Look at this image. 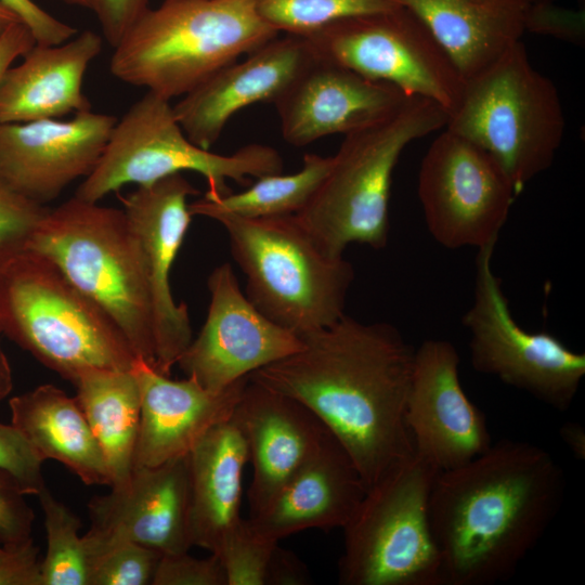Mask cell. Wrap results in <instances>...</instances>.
Masks as SVG:
<instances>
[{
    "mask_svg": "<svg viewBox=\"0 0 585 585\" xmlns=\"http://www.w3.org/2000/svg\"><path fill=\"white\" fill-rule=\"evenodd\" d=\"M248 378L296 399L336 438L366 490L415 455L405 422L415 348L386 322L343 314Z\"/></svg>",
    "mask_w": 585,
    "mask_h": 585,
    "instance_id": "cell-1",
    "label": "cell"
},
{
    "mask_svg": "<svg viewBox=\"0 0 585 585\" xmlns=\"http://www.w3.org/2000/svg\"><path fill=\"white\" fill-rule=\"evenodd\" d=\"M564 491V471L547 450L510 439L439 472L429 519L446 585L511 577L555 519Z\"/></svg>",
    "mask_w": 585,
    "mask_h": 585,
    "instance_id": "cell-2",
    "label": "cell"
},
{
    "mask_svg": "<svg viewBox=\"0 0 585 585\" xmlns=\"http://www.w3.org/2000/svg\"><path fill=\"white\" fill-rule=\"evenodd\" d=\"M277 36L256 0H164L114 48L109 69L170 101Z\"/></svg>",
    "mask_w": 585,
    "mask_h": 585,
    "instance_id": "cell-3",
    "label": "cell"
},
{
    "mask_svg": "<svg viewBox=\"0 0 585 585\" xmlns=\"http://www.w3.org/2000/svg\"><path fill=\"white\" fill-rule=\"evenodd\" d=\"M26 249L54 263L117 326L135 358L155 367L145 262L122 209L74 195L48 209Z\"/></svg>",
    "mask_w": 585,
    "mask_h": 585,
    "instance_id": "cell-4",
    "label": "cell"
},
{
    "mask_svg": "<svg viewBox=\"0 0 585 585\" xmlns=\"http://www.w3.org/2000/svg\"><path fill=\"white\" fill-rule=\"evenodd\" d=\"M447 118L438 103L412 96L388 119L344 135L327 176L296 213L324 251L343 256L353 243L386 247L392 176L399 158L413 141L444 128Z\"/></svg>",
    "mask_w": 585,
    "mask_h": 585,
    "instance_id": "cell-5",
    "label": "cell"
},
{
    "mask_svg": "<svg viewBox=\"0 0 585 585\" xmlns=\"http://www.w3.org/2000/svg\"><path fill=\"white\" fill-rule=\"evenodd\" d=\"M3 335L73 382L90 368L131 369L128 341L49 259L26 249L0 266Z\"/></svg>",
    "mask_w": 585,
    "mask_h": 585,
    "instance_id": "cell-6",
    "label": "cell"
},
{
    "mask_svg": "<svg viewBox=\"0 0 585 585\" xmlns=\"http://www.w3.org/2000/svg\"><path fill=\"white\" fill-rule=\"evenodd\" d=\"M216 221L245 274V295L269 320L303 337L346 314L353 265L324 251L296 214Z\"/></svg>",
    "mask_w": 585,
    "mask_h": 585,
    "instance_id": "cell-7",
    "label": "cell"
},
{
    "mask_svg": "<svg viewBox=\"0 0 585 585\" xmlns=\"http://www.w3.org/2000/svg\"><path fill=\"white\" fill-rule=\"evenodd\" d=\"M444 128L490 154L520 194L552 165L566 117L555 83L533 66L519 40L465 81Z\"/></svg>",
    "mask_w": 585,
    "mask_h": 585,
    "instance_id": "cell-8",
    "label": "cell"
},
{
    "mask_svg": "<svg viewBox=\"0 0 585 585\" xmlns=\"http://www.w3.org/2000/svg\"><path fill=\"white\" fill-rule=\"evenodd\" d=\"M283 166L278 152L263 144H248L229 155L194 144L170 101L147 91L117 120L98 164L75 196L99 203L126 184L144 186L193 171L207 181L204 197L217 199L232 193L227 180L246 185L250 178L281 173Z\"/></svg>",
    "mask_w": 585,
    "mask_h": 585,
    "instance_id": "cell-9",
    "label": "cell"
},
{
    "mask_svg": "<svg viewBox=\"0 0 585 585\" xmlns=\"http://www.w3.org/2000/svg\"><path fill=\"white\" fill-rule=\"evenodd\" d=\"M438 471L414 455L368 489L342 528V585H446L429 498Z\"/></svg>",
    "mask_w": 585,
    "mask_h": 585,
    "instance_id": "cell-10",
    "label": "cell"
},
{
    "mask_svg": "<svg viewBox=\"0 0 585 585\" xmlns=\"http://www.w3.org/2000/svg\"><path fill=\"white\" fill-rule=\"evenodd\" d=\"M494 248L478 249L473 300L461 320L470 335L471 365L555 410L567 411L585 376V354L548 332L531 333L517 324L493 269Z\"/></svg>",
    "mask_w": 585,
    "mask_h": 585,
    "instance_id": "cell-11",
    "label": "cell"
},
{
    "mask_svg": "<svg viewBox=\"0 0 585 585\" xmlns=\"http://www.w3.org/2000/svg\"><path fill=\"white\" fill-rule=\"evenodd\" d=\"M321 60L429 99L450 114L464 79L420 18L404 6L354 15L304 36Z\"/></svg>",
    "mask_w": 585,
    "mask_h": 585,
    "instance_id": "cell-12",
    "label": "cell"
},
{
    "mask_svg": "<svg viewBox=\"0 0 585 585\" xmlns=\"http://www.w3.org/2000/svg\"><path fill=\"white\" fill-rule=\"evenodd\" d=\"M417 194L429 233L447 249L495 245L519 195L490 154L446 129L421 160Z\"/></svg>",
    "mask_w": 585,
    "mask_h": 585,
    "instance_id": "cell-13",
    "label": "cell"
},
{
    "mask_svg": "<svg viewBox=\"0 0 585 585\" xmlns=\"http://www.w3.org/2000/svg\"><path fill=\"white\" fill-rule=\"evenodd\" d=\"M210 302L198 336L177 364L203 387L219 391L302 348V338L264 316L242 292L230 263L207 281Z\"/></svg>",
    "mask_w": 585,
    "mask_h": 585,
    "instance_id": "cell-14",
    "label": "cell"
},
{
    "mask_svg": "<svg viewBox=\"0 0 585 585\" xmlns=\"http://www.w3.org/2000/svg\"><path fill=\"white\" fill-rule=\"evenodd\" d=\"M91 526L83 535L90 564L103 549L123 542L173 554L188 551L191 534L187 454L129 478L89 504Z\"/></svg>",
    "mask_w": 585,
    "mask_h": 585,
    "instance_id": "cell-15",
    "label": "cell"
},
{
    "mask_svg": "<svg viewBox=\"0 0 585 585\" xmlns=\"http://www.w3.org/2000/svg\"><path fill=\"white\" fill-rule=\"evenodd\" d=\"M198 193L177 173L138 186L121 198L147 273L154 317V368L167 376L192 341L187 306L173 299L169 277L191 223L187 198Z\"/></svg>",
    "mask_w": 585,
    "mask_h": 585,
    "instance_id": "cell-16",
    "label": "cell"
},
{
    "mask_svg": "<svg viewBox=\"0 0 585 585\" xmlns=\"http://www.w3.org/2000/svg\"><path fill=\"white\" fill-rule=\"evenodd\" d=\"M453 343L425 340L415 349L405 422L415 454L438 471L461 466L493 443L485 415L466 395Z\"/></svg>",
    "mask_w": 585,
    "mask_h": 585,
    "instance_id": "cell-17",
    "label": "cell"
},
{
    "mask_svg": "<svg viewBox=\"0 0 585 585\" xmlns=\"http://www.w3.org/2000/svg\"><path fill=\"white\" fill-rule=\"evenodd\" d=\"M117 120L90 109L66 120L0 123V179L44 205L93 170Z\"/></svg>",
    "mask_w": 585,
    "mask_h": 585,
    "instance_id": "cell-18",
    "label": "cell"
},
{
    "mask_svg": "<svg viewBox=\"0 0 585 585\" xmlns=\"http://www.w3.org/2000/svg\"><path fill=\"white\" fill-rule=\"evenodd\" d=\"M410 98L392 84L315 55L274 105L283 139L302 147L324 136L373 127L394 115Z\"/></svg>",
    "mask_w": 585,
    "mask_h": 585,
    "instance_id": "cell-19",
    "label": "cell"
},
{
    "mask_svg": "<svg viewBox=\"0 0 585 585\" xmlns=\"http://www.w3.org/2000/svg\"><path fill=\"white\" fill-rule=\"evenodd\" d=\"M314 57L304 37L277 36L183 95L172 106L174 115L194 144L211 150L237 112L274 104Z\"/></svg>",
    "mask_w": 585,
    "mask_h": 585,
    "instance_id": "cell-20",
    "label": "cell"
},
{
    "mask_svg": "<svg viewBox=\"0 0 585 585\" xmlns=\"http://www.w3.org/2000/svg\"><path fill=\"white\" fill-rule=\"evenodd\" d=\"M231 419L246 439L253 468L248 490L250 515L258 512L333 435L302 403L249 378Z\"/></svg>",
    "mask_w": 585,
    "mask_h": 585,
    "instance_id": "cell-21",
    "label": "cell"
},
{
    "mask_svg": "<svg viewBox=\"0 0 585 585\" xmlns=\"http://www.w3.org/2000/svg\"><path fill=\"white\" fill-rule=\"evenodd\" d=\"M141 391L134 467H152L184 456L213 427L229 420L248 381L223 390L203 387L193 377L173 380L151 364L132 367Z\"/></svg>",
    "mask_w": 585,
    "mask_h": 585,
    "instance_id": "cell-22",
    "label": "cell"
},
{
    "mask_svg": "<svg viewBox=\"0 0 585 585\" xmlns=\"http://www.w3.org/2000/svg\"><path fill=\"white\" fill-rule=\"evenodd\" d=\"M366 491L350 455L332 435L246 522L257 535L275 542L307 529H342Z\"/></svg>",
    "mask_w": 585,
    "mask_h": 585,
    "instance_id": "cell-23",
    "label": "cell"
},
{
    "mask_svg": "<svg viewBox=\"0 0 585 585\" xmlns=\"http://www.w3.org/2000/svg\"><path fill=\"white\" fill-rule=\"evenodd\" d=\"M102 46L103 39L92 30L55 46L35 44L0 81V123L60 119L90 110L83 78Z\"/></svg>",
    "mask_w": 585,
    "mask_h": 585,
    "instance_id": "cell-24",
    "label": "cell"
},
{
    "mask_svg": "<svg viewBox=\"0 0 585 585\" xmlns=\"http://www.w3.org/2000/svg\"><path fill=\"white\" fill-rule=\"evenodd\" d=\"M246 439L230 418L210 429L187 454L194 546L218 554L238 529Z\"/></svg>",
    "mask_w": 585,
    "mask_h": 585,
    "instance_id": "cell-25",
    "label": "cell"
},
{
    "mask_svg": "<svg viewBox=\"0 0 585 585\" xmlns=\"http://www.w3.org/2000/svg\"><path fill=\"white\" fill-rule=\"evenodd\" d=\"M11 424L40 456L66 466L87 485H112L102 448L76 398L41 385L9 401Z\"/></svg>",
    "mask_w": 585,
    "mask_h": 585,
    "instance_id": "cell-26",
    "label": "cell"
},
{
    "mask_svg": "<svg viewBox=\"0 0 585 585\" xmlns=\"http://www.w3.org/2000/svg\"><path fill=\"white\" fill-rule=\"evenodd\" d=\"M428 28L464 79H471L521 40L524 11L474 0H399Z\"/></svg>",
    "mask_w": 585,
    "mask_h": 585,
    "instance_id": "cell-27",
    "label": "cell"
},
{
    "mask_svg": "<svg viewBox=\"0 0 585 585\" xmlns=\"http://www.w3.org/2000/svg\"><path fill=\"white\" fill-rule=\"evenodd\" d=\"M76 400L102 448L112 485L125 482L134 463L141 391L133 369L90 368L72 382ZM109 486V487H110Z\"/></svg>",
    "mask_w": 585,
    "mask_h": 585,
    "instance_id": "cell-28",
    "label": "cell"
},
{
    "mask_svg": "<svg viewBox=\"0 0 585 585\" xmlns=\"http://www.w3.org/2000/svg\"><path fill=\"white\" fill-rule=\"evenodd\" d=\"M333 157L306 154L302 167L291 174H269L240 193L217 199L198 198L188 204L192 216L218 219L223 216L266 218L296 214L313 197L327 176Z\"/></svg>",
    "mask_w": 585,
    "mask_h": 585,
    "instance_id": "cell-29",
    "label": "cell"
},
{
    "mask_svg": "<svg viewBox=\"0 0 585 585\" xmlns=\"http://www.w3.org/2000/svg\"><path fill=\"white\" fill-rule=\"evenodd\" d=\"M37 497L47 533L42 585H89L90 560L83 536L79 535L80 519L47 486Z\"/></svg>",
    "mask_w": 585,
    "mask_h": 585,
    "instance_id": "cell-30",
    "label": "cell"
},
{
    "mask_svg": "<svg viewBox=\"0 0 585 585\" xmlns=\"http://www.w3.org/2000/svg\"><path fill=\"white\" fill-rule=\"evenodd\" d=\"M263 21L278 34L308 36L341 18L393 10L399 0H256Z\"/></svg>",
    "mask_w": 585,
    "mask_h": 585,
    "instance_id": "cell-31",
    "label": "cell"
},
{
    "mask_svg": "<svg viewBox=\"0 0 585 585\" xmlns=\"http://www.w3.org/2000/svg\"><path fill=\"white\" fill-rule=\"evenodd\" d=\"M283 551L278 542L257 535L243 519L216 556L226 585H266L277 582Z\"/></svg>",
    "mask_w": 585,
    "mask_h": 585,
    "instance_id": "cell-32",
    "label": "cell"
},
{
    "mask_svg": "<svg viewBox=\"0 0 585 585\" xmlns=\"http://www.w3.org/2000/svg\"><path fill=\"white\" fill-rule=\"evenodd\" d=\"M161 555L131 542L112 545L92 559L89 585L152 584Z\"/></svg>",
    "mask_w": 585,
    "mask_h": 585,
    "instance_id": "cell-33",
    "label": "cell"
},
{
    "mask_svg": "<svg viewBox=\"0 0 585 585\" xmlns=\"http://www.w3.org/2000/svg\"><path fill=\"white\" fill-rule=\"evenodd\" d=\"M48 208L13 191L0 179V266L26 250Z\"/></svg>",
    "mask_w": 585,
    "mask_h": 585,
    "instance_id": "cell-34",
    "label": "cell"
},
{
    "mask_svg": "<svg viewBox=\"0 0 585 585\" xmlns=\"http://www.w3.org/2000/svg\"><path fill=\"white\" fill-rule=\"evenodd\" d=\"M44 459L14 426L0 422V471L14 479L25 495H38L46 483Z\"/></svg>",
    "mask_w": 585,
    "mask_h": 585,
    "instance_id": "cell-35",
    "label": "cell"
},
{
    "mask_svg": "<svg viewBox=\"0 0 585 585\" xmlns=\"http://www.w3.org/2000/svg\"><path fill=\"white\" fill-rule=\"evenodd\" d=\"M152 585H226L219 558L198 559L188 551L162 554Z\"/></svg>",
    "mask_w": 585,
    "mask_h": 585,
    "instance_id": "cell-36",
    "label": "cell"
},
{
    "mask_svg": "<svg viewBox=\"0 0 585 585\" xmlns=\"http://www.w3.org/2000/svg\"><path fill=\"white\" fill-rule=\"evenodd\" d=\"M34 519L17 483L0 471V543L15 544L31 537Z\"/></svg>",
    "mask_w": 585,
    "mask_h": 585,
    "instance_id": "cell-37",
    "label": "cell"
},
{
    "mask_svg": "<svg viewBox=\"0 0 585 585\" xmlns=\"http://www.w3.org/2000/svg\"><path fill=\"white\" fill-rule=\"evenodd\" d=\"M524 30L580 44L584 39V12L559 9L555 3L529 6L524 11Z\"/></svg>",
    "mask_w": 585,
    "mask_h": 585,
    "instance_id": "cell-38",
    "label": "cell"
},
{
    "mask_svg": "<svg viewBox=\"0 0 585 585\" xmlns=\"http://www.w3.org/2000/svg\"><path fill=\"white\" fill-rule=\"evenodd\" d=\"M0 2L29 28L38 46L60 44L77 34V28L56 18L32 0H0Z\"/></svg>",
    "mask_w": 585,
    "mask_h": 585,
    "instance_id": "cell-39",
    "label": "cell"
},
{
    "mask_svg": "<svg viewBox=\"0 0 585 585\" xmlns=\"http://www.w3.org/2000/svg\"><path fill=\"white\" fill-rule=\"evenodd\" d=\"M0 585H42L39 548L31 537L15 544H2Z\"/></svg>",
    "mask_w": 585,
    "mask_h": 585,
    "instance_id": "cell-40",
    "label": "cell"
},
{
    "mask_svg": "<svg viewBox=\"0 0 585 585\" xmlns=\"http://www.w3.org/2000/svg\"><path fill=\"white\" fill-rule=\"evenodd\" d=\"M150 0H90L106 41L115 48L147 11Z\"/></svg>",
    "mask_w": 585,
    "mask_h": 585,
    "instance_id": "cell-41",
    "label": "cell"
},
{
    "mask_svg": "<svg viewBox=\"0 0 585 585\" xmlns=\"http://www.w3.org/2000/svg\"><path fill=\"white\" fill-rule=\"evenodd\" d=\"M36 44L29 28L21 21L0 32V81L13 62L24 56Z\"/></svg>",
    "mask_w": 585,
    "mask_h": 585,
    "instance_id": "cell-42",
    "label": "cell"
},
{
    "mask_svg": "<svg viewBox=\"0 0 585 585\" xmlns=\"http://www.w3.org/2000/svg\"><path fill=\"white\" fill-rule=\"evenodd\" d=\"M559 435L575 458L585 459V430L581 424L574 421L563 424L559 429Z\"/></svg>",
    "mask_w": 585,
    "mask_h": 585,
    "instance_id": "cell-43",
    "label": "cell"
},
{
    "mask_svg": "<svg viewBox=\"0 0 585 585\" xmlns=\"http://www.w3.org/2000/svg\"><path fill=\"white\" fill-rule=\"evenodd\" d=\"M2 335L0 324V402L11 393L13 388L12 369L1 344Z\"/></svg>",
    "mask_w": 585,
    "mask_h": 585,
    "instance_id": "cell-44",
    "label": "cell"
},
{
    "mask_svg": "<svg viewBox=\"0 0 585 585\" xmlns=\"http://www.w3.org/2000/svg\"><path fill=\"white\" fill-rule=\"evenodd\" d=\"M18 21V17L0 2V32H2L12 23Z\"/></svg>",
    "mask_w": 585,
    "mask_h": 585,
    "instance_id": "cell-45",
    "label": "cell"
},
{
    "mask_svg": "<svg viewBox=\"0 0 585 585\" xmlns=\"http://www.w3.org/2000/svg\"><path fill=\"white\" fill-rule=\"evenodd\" d=\"M474 1L486 4V5L496 6V8L524 11V9L520 4H518L515 0H474Z\"/></svg>",
    "mask_w": 585,
    "mask_h": 585,
    "instance_id": "cell-46",
    "label": "cell"
},
{
    "mask_svg": "<svg viewBox=\"0 0 585 585\" xmlns=\"http://www.w3.org/2000/svg\"><path fill=\"white\" fill-rule=\"evenodd\" d=\"M515 1L525 10L526 8L533 6V5L555 3L557 0H515Z\"/></svg>",
    "mask_w": 585,
    "mask_h": 585,
    "instance_id": "cell-47",
    "label": "cell"
},
{
    "mask_svg": "<svg viewBox=\"0 0 585 585\" xmlns=\"http://www.w3.org/2000/svg\"><path fill=\"white\" fill-rule=\"evenodd\" d=\"M66 4L90 9V0H60Z\"/></svg>",
    "mask_w": 585,
    "mask_h": 585,
    "instance_id": "cell-48",
    "label": "cell"
},
{
    "mask_svg": "<svg viewBox=\"0 0 585 585\" xmlns=\"http://www.w3.org/2000/svg\"><path fill=\"white\" fill-rule=\"evenodd\" d=\"M2 544L0 543V550H1Z\"/></svg>",
    "mask_w": 585,
    "mask_h": 585,
    "instance_id": "cell-49",
    "label": "cell"
}]
</instances>
